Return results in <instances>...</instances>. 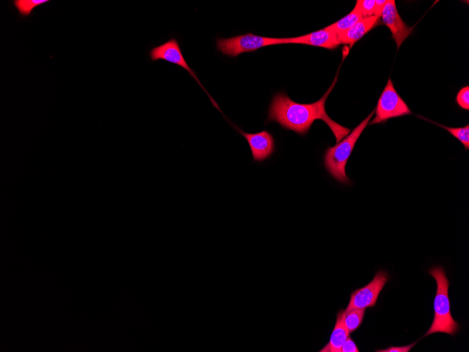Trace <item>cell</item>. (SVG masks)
<instances>
[{"label": "cell", "mask_w": 469, "mask_h": 352, "mask_svg": "<svg viewBox=\"0 0 469 352\" xmlns=\"http://www.w3.org/2000/svg\"><path fill=\"white\" fill-rule=\"evenodd\" d=\"M338 76L324 95L317 101L304 104L293 101L286 94L278 93L272 99L267 119L279 123L284 129L299 135L307 133L316 119L324 121L334 134L336 143L348 136L350 129L330 118L325 110V103L333 89Z\"/></svg>", "instance_id": "1"}, {"label": "cell", "mask_w": 469, "mask_h": 352, "mask_svg": "<svg viewBox=\"0 0 469 352\" xmlns=\"http://www.w3.org/2000/svg\"><path fill=\"white\" fill-rule=\"evenodd\" d=\"M375 110L359 124L344 139L333 147H328L324 155V166L329 175L338 182L349 185L350 180L346 174L345 166L354 149L355 143L362 131L368 125Z\"/></svg>", "instance_id": "2"}, {"label": "cell", "mask_w": 469, "mask_h": 352, "mask_svg": "<svg viewBox=\"0 0 469 352\" xmlns=\"http://www.w3.org/2000/svg\"><path fill=\"white\" fill-rule=\"evenodd\" d=\"M428 273L436 280L437 291L434 299V319L424 337L436 332L454 336L459 330V325L451 314L448 294L449 280L441 266L433 267Z\"/></svg>", "instance_id": "3"}, {"label": "cell", "mask_w": 469, "mask_h": 352, "mask_svg": "<svg viewBox=\"0 0 469 352\" xmlns=\"http://www.w3.org/2000/svg\"><path fill=\"white\" fill-rule=\"evenodd\" d=\"M284 44H286V38L263 37L253 33L216 39L217 49L230 57H237L243 53L253 52L267 46Z\"/></svg>", "instance_id": "4"}, {"label": "cell", "mask_w": 469, "mask_h": 352, "mask_svg": "<svg viewBox=\"0 0 469 352\" xmlns=\"http://www.w3.org/2000/svg\"><path fill=\"white\" fill-rule=\"evenodd\" d=\"M375 117L368 125L385 122L390 118L411 115L409 106L396 91L392 81L389 78L378 100Z\"/></svg>", "instance_id": "5"}, {"label": "cell", "mask_w": 469, "mask_h": 352, "mask_svg": "<svg viewBox=\"0 0 469 352\" xmlns=\"http://www.w3.org/2000/svg\"><path fill=\"white\" fill-rule=\"evenodd\" d=\"M388 278V274L385 271H378L369 284L351 293L350 301L345 311L374 307Z\"/></svg>", "instance_id": "6"}, {"label": "cell", "mask_w": 469, "mask_h": 352, "mask_svg": "<svg viewBox=\"0 0 469 352\" xmlns=\"http://www.w3.org/2000/svg\"><path fill=\"white\" fill-rule=\"evenodd\" d=\"M150 56L152 61H156L158 60H164L169 63L178 65L183 67L186 71H187L188 73L197 82L199 86L204 90V91L209 96L213 104L220 110L216 103L210 96V95L207 93L206 90L204 88V86L199 82L195 72L190 67L188 63L185 60L183 55V53L180 50L178 41L176 38L172 37L169 39L168 41L161 44V45L152 48L150 51Z\"/></svg>", "instance_id": "7"}, {"label": "cell", "mask_w": 469, "mask_h": 352, "mask_svg": "<svg viewBox=\"0 0 469 352\" xmlns=\"http://www.w3.org/2000/svg\"><path fill=\"white\" fill-rule=\"evenodd\" d=\"M381 23L389 28L397 49L410 35L413 27L408 26L401 18L394 0H388L381 16Z\"/></svg>", "instance_id": "8"}, {"label": "cell", "mask_w": 469, "mask_h": 352, "mask_svg": "<svg viewBox=\"0 0 469 352\" xmlns=\"http://www.w3.org/2000/svg\"><path fill=\"white\" fill-rule=\"evenodd\" d=\"M241 133L250 147L253 162H263L270 158L275 152V143L272 135L266 130L258 133H246L237 126L232 124Z\"/></svg>", "instance_id": "9"}, {"label": "cell", "mask_w": 469, "mask_h": 352, "mask_svg": "<svg viewBox=\"0 0 469 352\" xmlns=\"http://www.w3.org/2000/svg\"><path fill=\"white\" fill-rule=\"evenodd\" d=\"M286 44H305L328 49L336 48L340 45L337 34L326 27L304 35L286 38Z\"/></svg>", "instance_id": "10"}, {"label": "cell", "mask_w": 469, "mask_h": 352, "mask_svg": "<svg viewBox=\"0 0 469 352\" xmlns=\"http://www.w3.org/2000/svg\"><path fill=\"white\" fill-rule=\"evenodd\" d=\"M381 23V18L375 15L364 18L348 30L338 34V42L340 44H348L349 48H351L356 41Z\"/></svg>", "instance_id": "11"}, {"label": "cell", "mask_w": 469, "mask_h": 352, "mask_svg": "<svg viewBox=\"0 0 469 352\" xmlns=\"http://www.w3.org/2000/svg\"><path fill=\"white\" fill-rule=\"evenodd\" d=\"M344 311L341 310L337 314L336 324L333 329L329 343L319 351L320 352H340L341 348L347 338L349 332L344 324Z\"/></svg>", "instance_id": "12"}, {"label": "cell", "mask_w": 469, "mask_h": 352, "mask_svg": "<svg viewBox=\"0 0 469 352\" xmlns=\"http://www.w3.org/2000/svg\"><path fill=\"white\" fill-rule=\"evenodd\" d=\"M362 18L363 16L360 11L354 7L347 15L326 27V28L333 31L338 36V34L348 30Z\"/></svg>", "instance_id": "13"}, {"label": "cell", "mask_w": 469, "mask_h": 352, "mask_svg": "<svg viewBox=\"0 0 469 352\" xmlns=\"http://www.w3.org/2000/svg\"><path fill=\"white\" fill-rule=\"evenodd\" d=\"M365 313L364 308H355L344 311V324L349 333L353 332L362 324Z\"/></svg>", "instance_id": "14"}, {"label": "cell", "mask_w": 469, "mask_h": 352, "mask_svg": "<svg viewBox=\"0 0 469 352\" xmlns=\"http://www.w3.org/2000/svg\"><path fill=\"white\" fill-rule=\"evenodd\" d=\"M418 117H421L423 119H426L427 121H429L430 122H432L442 128H444L448 132H449L452 136H454L456 138H457L464 146V148L466 150L469 149V125L467 124L463 127H448L444 125L440 124L439 123H436L435 122L430 121L428 119L423 118V117L418 116Z\"/></svg>", "instance_id": "15"}, {"label": "cell", "mask_w": 469, "mask_h": 352, "mask_svg": "<svg viewBox=\"0 0 469 352\" xmlns=\"http://www.w3.org/2000/svg\"><path fill=\"white\" fill-rule=\"evenodd\" d=\"M48 2V0H15L13 1L14 6L18 11L20 15L23 17L31 14L32 10Z\"/></svg>", "instance_id": "16"}, {"label": "cell", "mask_w": 469, "mask_h": 352, "mask_svg": "<svg viewBox=\"0 0 469 352\" xmlns=\"http://www.w3.org/2000/svg\"><path fill=\"white\" fill-rule=\"evenodd\" d=\"M376 0H357L355 7L362 13L363 18L374 15Z\"/></svg>", "instance_id": "17"}, {"label": "cell", "mask_w": 469, "mask_h": 352, "mask_svg": "<svg viewBox=\"0 0 469 352\" xmlns=\"http://www.w3.org/2000/svg\"><path fill=\"white\" fill-rule=\"evenodd\" d=\"M457 105L462 109L469 110V86H465L461 88L456 97Z\"/></svg>", "instance_id": "18"}, {"label": "cell", "mask_w": 469, "mask_h": 352, "mask_svg": "<svg viewBox=\"0 0 469 352\" xmlns=\"http://www.w3.org/2000/svg\"><path fill=\"white\" fill-rule=\"evenodd\" d=\"M416 344V342L412 343L409 345H406L403 346H390L385 349H378L376 351L377 352H409L411 348Z\"/></svg>", "instance_id": "19"}, {"label": "cell", "mask_w": 469, "mask_h": 352, "mask_svg": "<svg viewBox=\"0 0 469 352\" xmlns=\"http://www.w3.org/2000/svg\"><path fill=\"white\" fill-rule=\"evenodd\" d=\"M359 348L357 347L354 341L348 336L346 341L342 346L340 352H359Z\"/></svg>", "instance_id": "20"}, {"label": "cell", "mask_w": 469, "mask_h": 352, "mask_svg": "<svg viewBox=\"0 0 469 352\" xmlns=\"http://www.w3.org/2000/svg\"><path fill=\"white\" fill-rule=\"evenodd\" d=\"M388 0H376L374 15L381 18L382 11Z\"/></svg>", "instance_id": "21"}]
</instances>
